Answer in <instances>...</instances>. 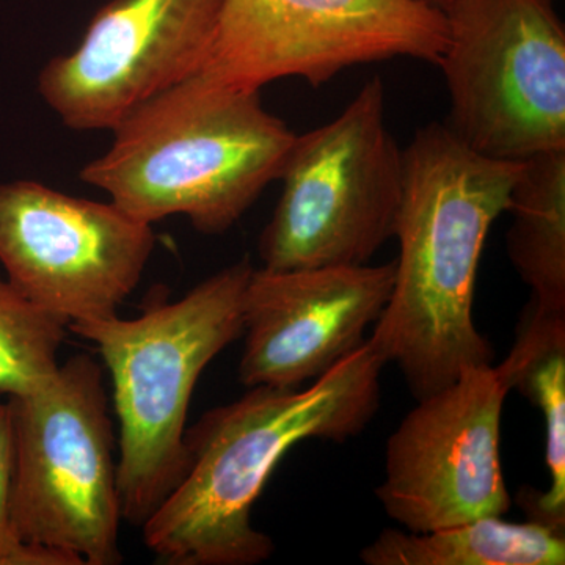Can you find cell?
<instances>
[{"mask_svg":"<svg viewBox=\"0 0 565 565\" xmlns=\"http://www.w3.org/2000/svg\"><path fill=\"white\" fill-rule=\"evenodd\" d=\"M565 533L530 520L484 516L412 533L384 530L360 552L367 565H564Z\"/></svg>","mask_w":565,"mask_h":565,"instance_id":"5bb4252c","label":"cell"},{"mask_svg":"<svg viewBox=\"0 0 565 565\" xmlns=\"http://www.w3.org/2000/svg\"><path fill=\"white\" fill-rule=\"evenodd\" d=\"M154 248L152 225L117 204L77 199L35 181L0 184L7 280L68 327L118 316Z\"/></svg>","mask_w":565,"mask_h":565,"instance_id":"9c48e42d","label":"cell"},{"mask_svg":"<svg viewBox=\"0 0 565 565\" xmlns=\"http://www.w3.org/2000/svg\"><path fill=\"white\" fill-rule=\"evenodd\" d=\"M423 2H426L427 6L435 7V9L444 11L446 14V11L451 9L452 6L457 2V0H423Z\"/></svg>","mask_w":565,"mask_h":565,"instance_id":"ac0fdd59","label":"cell"},{"mask_svg":"<svg viewBox=\"0 0 565 565\" xmlns=\"http://www.w3.org/2000/svg\"><path fill=\"white\" fill-rule=\"evenodd\" d=\"M384 359L370 341L315 384L258 385L211 408L185 430L188 467L141 526L162 565H256L273 537L252 525V509L282 457L305 440L343 444L362 434L381 403Z\"/></svg>","mask_w":565,"mask_h":565,"instance_id":"7a4b0ae2","label":"cell"},{"mask_svg":"<svg viewBox=\"0 0 565 565\" xmlns=\"http://www.w3.org/2000/svg\"><path fill=\"white\" fill-rule=\"evenodd\" d=\"M508 211V256L531 289V302L565 310V150L523 162Z\"/></svg>","mask_w":565,"mask_h":565,"instance_id":"9a60e30c","label":"cell"},{"mask_svg":"<svg viewBox=\"0 0 565 565\" xmlns=\"http://www.w3.org/2000/svg\"><path fill=\"white\" fill-rule=\"evenodd\" d=\"M109 150L81 180L145 223L184 215L223 234L280 180L297 134L264 109L259 92L199 73L148 99L114 129Z\"/></svg>","mask_w":565,"mask_h":565,"instance_id":"3957f363","label":"cell"},{"mask_svg":"<svg viewBox=\"0 0 565 565\" xmlns=\"http://www.w3.org/2000/svg\"><path fill=\"white\" fill-rule=\"evenodd\" d=\"M394 262L253 269L244 294L239 381L299 388L366 341L392 296Z\"/></svg>","mask_w":565,"mask_h":565,"instance_id":"7c38bea8","label":"cell"},{"mask_svg":"<svg viewBox=\"0 0 565 565\" xmlns=\"http://www.w3.org/2000/svg\"><path fill=\"white\" fill-rule=\"evenodd\" d=\"M446 18L448 128L494 161L565 150V31L550 0H457Z\"/></svg>","mask_w":565,"mask_h":565,"instance_id":"52a82bcc","label":"cell"},{"mask_svg":"<svg viewBox=\"0 0 565 565\" xmlns=\"http://www.w3.org/2000/svg\"><path fill=\"white\" fill-rule=\"evenodd\" d=\"M522 169L523 162L478 154L446 122L418 129L404 150L394 230L399 258L392 296L367 341L399 367L416 401L470 367L492 364V344L475 323L476 277Z\"/></svg>","mask_w":565,"mask_h":565,"instance_id":"6da1fadb","label":"cell"},{"mask_svg":"<svg viewBox=\"0 0 565 565\" xmlns=\"http://www.w3.org/2000/svg\"><path fill=\"white\" fill-rule=\"evenodd\" d=\"M248 258L223 267L177 302L134 319L71 323L109 371L118 419L122 520L141 527L188 467L185 430L193 390L207 364L244 333Z\"/></svg>","mask_w":565,"mask_h":565,"instance_id":"277c9868","label":"cell"},{"mask_svg":"<svg viewBox=\"0 0 565 565\" xmlns=\"http://www.w3.org/2000/svg\"><path fill=\"white\" fill-rule=\"evenodd\" d=\"M13 475V418L7 401L0 403V565H79L73 557L21 541L11 519Z\"/></svg>","mask_w":565,"mask_h":565,"instance_id":"e0dca14e","label":"cell"},{"mask_svg":"<svg viewBox=\"0 0 565 565\" xmlns=\"http://www.w3.org/2000/svg\"><path fill=\"white\" fill-rule=\"evenodd\" d=\"M223 0H110L79 46L41 70L39 93L74 131H111L202 70Z\"/></svg>","mask_w":565,"mask_h":565,"instance_id":"8fae6325","label":"cell"},{"mask_svg":"<svg viewBox=\"0 0 565 565\" xmlns=\"http://www.w3.org/2000/svg\"><path fill=\"white\" fill-rule=\"evenodd\" d=\"M448 41V18L423 0H223L199 74L234 90L286 77L319 87L394 57L438 66Z\"/></svg>","mask_w":565,"mask_h":565,"instance_id":"ba28073f","label":"cell"},{"mask_svg":"<svg viewBox=\"0 0 565 565\" xmlns=\"http://www.w3.org/2000/svg\"><path fill=\"white\" fill-rule=\"evenodd\" d=\"M281 195L258 241L263 269L362 266L394 237L404 150L386 122L381 77L334 120L297 136Z\"/></svg>","mask_w":565,"mask_h":565,"instance_id":"8992f818","label":"cell"},{"mask_svg":"<svg viewBox=\"0 0 565 565\" xmlns=\"http://www.w3.org/2000/svg\"><path fill=\"white\" fill-rule=\"evenodd\" d=\"M70 327L0 275V393L28 396L58 373V352Z\"/></svg>","mask_w":565,"mask_h":565,"instance_id":"2e32d148","label":"cell"},{"mask_svg":"<svg viewBox=\"0 0 565 565\" xmlns=\"http://www.w3.org/2000/svg\"><path fill=\"white\" fill-rule=\"evenodd\" d=\"M9 403L21 541L79 565L121 564L117 437L102 363L77 353L51 384Z\"/></svg>","mask_w":565,"mask_h":565,"instance_id":"5b68a950","label":"cell"},{"mask_svg":"<svg viewBox=\"0 0 565 565\" xmlns=\"http://www.w3.org/2000/svg\"><path fill=\"white\" fill-rule=\"evenodd\" d=\"M509 390L542 412L545 423L546 492L522 493L530 520L565 533V310L526 305L508 356L498 364Z\"/></svg>","mask_w":565,"mask_h":565,"instance_id":"4fadbf2b","label":"cell"},{"mask_svg":"<svg viewBox=\"0 0 565 565\" xmlns=\"http://www.w3.org/2000/svg\"><path fill=\"white\" fill-rule=\"evenodd\" d=\"M509 392L497 366L484 364L418 399L388 438L385 479L375 489L390 519L427 533L511 509L501 467Z\"/></svg>","mask_w":565,"mask_h":565,"instance_id":"30bf717a","label":"cell"}]
</instances>
